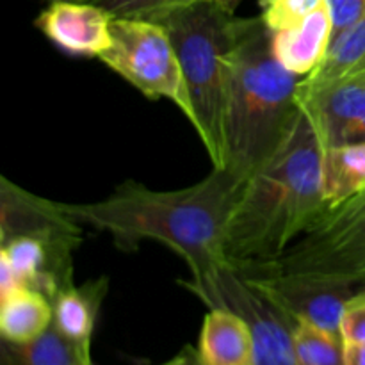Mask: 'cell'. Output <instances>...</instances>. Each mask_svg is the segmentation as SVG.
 Segmentation results:
<instances>
[{
  "instance_id": "cell-1",
  "label": "cell",
  "mask_w": 365,
  "mask_h": 365,
  "mask_svg": "<svg viewBox=\"0 0 365 365\" xmlns=\"http://www.w3.org/2000/svg\"><path fill=\"white\" fill-rule=\"evenodd\" d=\"M245 178L228 168H212L203 180L175 191H153L127 180L93 203H64L84 227L107 232L114 245L132 253L143 241H157L177 253L191 271V284L228 266L225 237Z\"/></svg>"
},
{
  "instance_id": "cell-2",
  "label": "cell",
  "mask_w": 365,
  "mask_h": 365,
  "mask_svg": "<svg viewBox=\"0 0 365 365\" xmlns=\"http://www.w3.org/2000/svg\"><path fill=\"white\" fill-rule=\"evenodd\" d=\"M323 143L305 110L245 180L225 237L228 266L274 260L324 212Z\"/></svg>"
},
{
  "instance_id": "cell-3",
  "label": "cell",
  "mask_w": 365,
  "mask_h": 365,
  "mask_svg": "<svg viewBox=\"0 0 365 365\" xmlns=\"http://www.w3.org/2000/svg\"><path fill=\"white\" fill-rule=\"evenodd\" d=\"M271 36L262 16L235 21L225 106L223 168L245 180L277 152L302 110V75L282 66L273 53Z\"/></svg>"
},
{
  "instance_id": "cell-4",
  "label": "cell",
  "mask_w": 365,
  "mask_h": 365,
  "mask_svg": "<svg viewBox=\"0 0 365 365\" xmlns=\"http://www.w3.org/2000/svg\"><path fill=\"white\" fill-rule=\"evenodd\" d=\"M155 21L166 29L177 50L195 110L196 134L212 166L223 168L225 106L237 18L216 0H200Z\"/></svg>"
},
{
  "instance_id": "cell-5",
  "label": "cell",
  "mask_w": 365,
  "mask_h": 365,
  "mask_svg": "<svg viewBox=\"0 0 365 365\" xmlns=\"http://www.w3.org/2000/svg\"><path fill=\"white\" fill-rule=\"evenodd\" d=\"M266 262L285 274L365 287V189L321 214L284 255Z\"/></svg>"
},
{
  "instance_id": "cell-6",
  "label": "cell",
  "mask_w": 365,
  "mask_h": 365,
  "mask_svg": "<svg viewBox=\"0 0 365 365\" xmlns=\"http://www.w3.org/2000/svg\"><path fill=\"white\" fill-rule=\"evenodd\" d=\"M146 98H166L195 127V110L177 50L157 21L113 18L110 45L98 57Z\"/></svg>"
},
{
  "instance_id": "cell-7",
  "label": "cell",
  "mask_w": 365,
  "mask_h": 365,
  "mask_svg": "<svg viewBox=\"0 0 365 365\" xmlns=\"http://www.w3.org/2000/svg\"><path fill=\"white\" fill-rule=\"evenodd\" d=\"M185 287L209 309L225 307L237 312L252 328L255 339V365H299L294 353V321L246 284L234 269L225 267L202 284Z\"/></svg>"
},
{
  "instance_id": "cell-8",
  "label": "cell",
  "mask_w": 365,
  "mask_h": 365,
  "mask_svg": "<svg viewBox=\"0 0 365 365\" xmlns=\"http://www.w3.org/2000/svg\"><path fill=\"white\" fill-rule=\"evenodd\" d=\"M230 269L292 321H305L337 337H341L346 303L360 289L337 282L285 274L267 262L239 264Z\"/></svg>"
},
{
  "instance_id": "cell-9",
  "label": "cell",
  "mask_w": 365,
  "mask_h": 365,
  "mask_svg": "<svg viewBox=\"0 0 365 365\" xmlns=\"http://www.w3.org/2000/svg\"><path fill=\"white\" fill-rule=\"evenodd\" d=\"M299 107L324 148L365 141V71L316 89H299Z\"/></svg>"
},
{
  "instance_id": "cell-10",
  "label": "cell",
  "mask_w": 365,
  "mask_h": 365,
  "mask_svg": "<svg viewBox=\"0 0 365 365\" xmlns=\"http://www.w3.org/2000/svg\"><path fill=\"white\" fill-rule=\"evenodd\" d=\"M113 16L91 2H50L36 27L68 56L100 57L110 45Z\"/></svg>"
},
{
  "instance_id": "cell-11",
  "label": "cell",
  "mask_w": 365,
  "mask_h": 365,
  "mask_svg": "<svg viewBox=\"0 0 365 365\" xmlns=\"http://www.w3.org/2000/svg\"><path fill=\"white\" fill-rule=\"evenodd\" d=\"M14 235H71L82 237V225L64 203L41 198L0 178V241Z\"/></svg>"
},
{
  "instance_id": "cell-12",
  "label": "cell",
  "mask_w": 365,
  "mask_h": 365,
  "mask_svg": "<svg viewBox=\"0 0 365 365\" xmlns=\"http://www.w3.org/2000/svg\"><path fill=\"white\" fill-rule=\"evenodd\" d=\"M331 14L328 4L324 2L302 24L273 32L271 46L282 66L292 73L307 77L323 63L331 43Z\"/></svg>"
},
{
  "instance_id": "cell-13",
  "label": "cell",
  "mask_w": 365,
  "mask_h": 365,
  "mask_svg": "<svg viewBox=\"0 0 365 365\" xmlns=\"http://www.w3.org/2000/svg\"><path fill=\"white\" fill-rule=\"evenodd\" d=\"M196 351L203 365H255L252 328L237 312L225 307L209 310Z\"/></svg>"
},
{
  "instance_id": "cell-14",
  "label": "cell",
  "mask_w": 365,
  "mask_h": 365,
  "mask_svg": "<svg viewBox=\"0 0 365 365\" xmlns=\"http://www.w3.org/2000/svg\"><path fill=\"white\" fill-rule=\"evenodd\" d=\"M0 334L4 342L27 344L53 323V307L46 296L32 289H14L0 296Z\"/></svg>"
},
{
  "instance_id": "cell-15",
  "label": "cell",
  "mask_w": 365,
  "mask_h": 365,
  "mask_svg": "<svg viewBox=\"0 0 365 365\" xmlns=\"http://www.w3.org/2000/svg\"><path fill=\"white\" fill-rule=\"evenodd\" d=\"M109 289L107 278L71 285L70 289L56 296L52 302L53 324L68 339L81 344H91L100 307Z\"/></svg>"
},
{
  "instance_id": "cell-16",
  "label": "cell",
  "mask_w": 365,
  "mask_h": 365,
  "mask_svg": "<svg viewBox=\"0 0 365 365\" xmlns=\"http://www.w3.org/2000/svg\"><path fill=\"white\" fill-rule=\"evenodd\" d=\"M365 189V141L323 150L324 212Z\"/></svg>"
},
{
  "instance_id": "cell-17",
  "label": "cell",
  "mask_w": 365,
  "mask_h": 365,
  "mask_svg": "<svg viewBox=\"0 0 365 365\" xmlns=\"http://www.w3.org/2000/svg\"><path fill=\"white\" fill-rule=\"evenodd\" d=\"M365 71V14L328 46L323 63L299 82V89H316Z\"/></svg>"
},
{
  "instance_id": "cell-18",
  "label": "cell",
  "mask_w": 365,
  "mask_h": 365,
  "mask_svg": "<svg viewBox=\"0 0 365 365\" xmlns=\"http://www.w3.org/2000/svg\"><path fill=\"white\" fill-rule=\"evenodd\" d=\"M4 365H91L89 346L75 342L50 324L27 344L4 342Z\"/></svg>"
},
{
  "instance_id": "cell-19",
  "label": "cell",
  "mask_w": 365,
  "mask_h": 365,
  "mask_svg": "<svg viewBox=\"0 0 365 365\" xmlns=\"http://www.w3.org/2000/svg\"><path fill=\"white\" fill-rule=\"evenodd\" d=\"M294 353L299 365H344V341L305 321L292 327Z\"/></svg>"
},
{
  "instance_id": "cell-20",
  "label": "cell",
  "mask_w": 365,
  "mask_h": 365,
  "mask_svg": "<svg viewBox=\"0 0 365 365\" xmlns=\"http://www.w3.org/2000/svg\"><path fill=\"white\" fill-rule=\"evenodd\" d=\"M89 2L106 9L113 18L155 21L171 11L191 6L200 0H89Z\"/></svg>"
},
{
  "instance_id": "cell-21",
  "label": "cell",
  "mask_w": 365,
  "mask_h": 365,
  "mask_svg": "<svg viewBox=\"0 0 365 365\" xmlns=\"http://www.w3.org/2000/svg\"><path fill=\"white\" fill-rule=\"evenodd\" d=\"M327 0H262V20L271 32L302 24Z\"/></svg>"
},
{
  "instance_id": "cell-22",
  "label": "cell",
  "mask_w": 365,
  "mask_h": 365,
  "mask_svg": "<svg viewBox=\"0 0 365 365\" xmlns=\"http://www.w3.org/2000/svg\"><path fill=\"white\" fill-rule=\"evenodd\" d=\"M341 337L344 342L365 344V287L359 289L346 303L341 321Z\"/></svg>"
},
{
  "instance_id": "cell-23",
  "label": "cell",
  "mask_w": 365,
  "mask_h": 365,
  "mask_svg": "<svg viewBox=\"0 0 365 365\" xmlns=\"http://www.w3.org/2000/svg\"><path fill=\"white\" fill-rule=\"evenodd\" d=\"M331 14V41L365 14V0H327Z\"/></svg>"
},
{
  "instance_id": "cell-24",
  "label": "cell",
  "mask_w": 365,
  "mask_h": 365,
  "mask_svg": "<svg viewBox=\"0 0 365 365\" xmlns=\"http://www.w3.org/2000/svg\"><path fill=\"white\" fill-rule=\"evenodd\" d=\"M344 365H365V344L344 342Z\"/></svg>"
},
{
  "instance_id": "cell-25",
  "label": "cell",
  "mask_w": 365,
  "mask_h": 365,
  "mask_svg": "<svg viewBox=\"0 0 365 365\" xmlns=\"http://www.w3.org/2000/svg\"><path fill=\"white\" fill-rule=\"evenodd\" d=\"M163 365H203L202 360H200L198 351L192 349L191 346H185L178 355H175L173 359L164 362Z\"/></svg>"
},
{
  "instance_id": "cell-26",
  "label": "cell",
  "mask_w": 365,
  "mask_h": 365,
  "mask_svg": "<svg viewBox=\"0 0 365 365\" xmlns=\"http://www.w3.org/2000/svg\"><path fill=\"white\" fill-rule=\"evenodd\" d=\"M217 4H220L223 9H227L228 13H235V9L239 7V4L242 2V0H216Z\"/></svg>"
},
{
  "instance_id": "cell-27",
  "label": "cell",
  "mask_w": 365,
  "mask_h": 365,
  "mask_svg": "<svg viewBox=\"0 0 365 365\" xmlns=\"http://www.w3.org/2000/svg\"><path fill=\"white\" fill-rule=\"evenodd\" d=\"M50 2H89V0H50Z\"/></svg>"
},
{
  "instance_id": "cell-28",
  "label": "cell",
  "mask_w": 365,
  "mask_h": 365,
  "mask_svg": "<svg viewBox=\"0 0 365 365\" xmlns=\"http://www.w3.org/2000/svg\"><path fill=\"white\" fill-rule=\"evenodd\" d=\"M91 365H93V364H91Z\"/></svg>"
}]
</instances>
